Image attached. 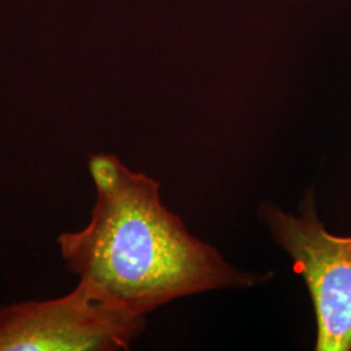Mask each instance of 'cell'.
<instances>
[{
    "label": "cell",
    "mask_w": 351,
    "mask_h": 351,
    "mask_svg": "<svg viewBox=\"0 0 351 351\" xmlns=\"http://www.w3.org/2000/svg\"><path fill=\"white\" fill-rule=\"evenodd\" d=\"M88 169L97 195L90 220L56 245L65 268L113 304L146 316L176 298L271 277L241 271L191 236L162 203L160 184L116 155H91Z\"/></svg>",
    "instance_id": "cell-1"
},
{
    "label": "cell",
    "mask_w": 351,
    "mask_h": 351,
    "mask_svg": "<svg viewBox=\"0 0 351 351\" xmlns=\"http://www.w3.org/2000/svg\"><path fill=\"white\" fill-rule=\"evenodd\" d=\"M300 215L282 211L271 202L258 215L308 288L314 304L316 351L351 350V237L326 230L316 213L315 191L307 190Z\"/></svg>",
    "instance_id": "cell-2"
},
{
    "label": "cell",
    "mask_w": 351,
    "mask_h": 351,
    "mask_svg": "<svg viewBox=\"0 0 351 351\" xmlns=\"http://www.w3.org/2000/svg\"><path fill=\"white\" fill-rule=\"evenodd\" d=\"M145 328L80 280L62 297L0 304V351L126 350Z\"/></svg>",
    "instance_id": "cell-3"
}]
</instances>
